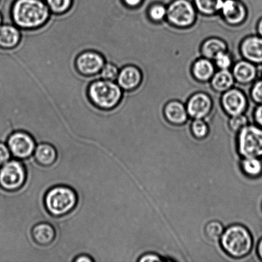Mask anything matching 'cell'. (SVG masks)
<instances>
[{
  "label": "cell",
  "instance_id": "obj_31",
  "mask_svg": "<svg viewBox=\"0 0 262 262\" xmlns=\"http://www.w3.org/2000/svg\"><path fill=\"white\" fill-rule=\"evenodd\" d=\"M248 124V119L245 114L235 115L231 117L229 127L233 132L238 133Z\"/></svg>",
  "mask_w": 262,
  "mask_h": 262
},
{
  "label": "cell",
  "instance_id": "obj_5",
  "mask_svg": "<svg viewBox=\"0 0 262 262\" xmlns=\"http://www.w3.org/2000/svg\"><path fill=\"white\" fill-rule=\"evenodd\" d=\"M197 10L191 0H172L167 6L166 20L172 27L188 28L196 21Z\"/></svg>",
  "mask_w": 262,
  "mask_h": 262
},
{
  "label": "cell",
  "instance_id": "obj_26",
  "mask_svg": "<svg viewBox=\"0 0 262 262\" xmlns=\"http://www.w3.org/2000/svg\"><path fill=\"white\" fill-rule=\"evenodd\" d=\"M147 13L151 21L160 23L166 19L167 7L161 3H156L149 7Z\"/></svg>",
  "mask_w": 262,
  "mask_h": 262
},
{
  "label": "cell",
  "instance_id": "obj_37",
  "mask_svg": "<svg viewBox=\"0 0 262 262\" xmlns=\"http://www.w3.org/2000/svg\"><path fill=\"white\" fill-rule=\"evenodd\" d=\"M73 261L74 262H94L95 260L91 256L85 255V254H81L74 258Z\"/></svg>",
  "mask_w": 262,
  "mask_h": 262
},
{
  "label": "cell",
  "instance_id": "obj_9",
  "mask_svg": "<svg viewBox=\"0 0 262 262\" xmlns=\"http://www.w3.org/2000/svg\"><path fill=\"white\" fill-rule=\"evenodd\" d=\"M106 59L101 53L87 50L79 54L75 60L77 72L84 77H92L100 74L106 63Z\"/></svg>",
  "mask_w": 262,
  "mask_h": 262
},
{
  "label": "cell",
  "instance_id": "obj_29",
  "mask_svg": "<svg viewBox=\"0 0 262 262\" xmlns=\"http://www.w3.org/2000/svg\"><path fill=\"white\" fill-rule=\"evenodd\" d=\"M120 69L116 64L113 62H106L102 68L100 75L101 78L106 80L117 81Z\"/></svg>",
  "mask_w": 262,
  "mask_h": 262
},
{
  "label": "cell",
  "instance_id": "obj_13",
  "mask_svg": "<svg viewBox=\"0 0 262 262\" xmlns=\"http://www.w3.org/2000/svg\"><path fill=\"white\" fill-rule=\"evenodd\" d=\"M240 52L245 60L255 65L262 64V37L257 34L245 37L240 45Z\"/></svg>",
  "mask_w": 262,
  "mask_h": 262
},
{
  "label": "cell",
  "instance_id": "obj_33",
  "mask_svg": "<svg viewBox=\"0 0 262 262\" xmlns=\"http://www.w3.org/2000/svg\"><path fill=\"white\" fill-rule=\"evenodd\" d=\"M11 156V153L7 145L0 142V167L10 161Z\"/></svg>",
  "mask_w": 262,
  "mask_h": 262
},
{
  "label": "cell",
  "instance_id": "obj_35",
  "mask_svg": "<svg viewBox=\"0 0 262 262\" xmlns=\"http://www.w3.org/2000/svg\"><path fill=\"white\" fill-rule=\"evenodd\" d=\"M253 117L256 125L262 128V104L256 106L253 113Z\"/></svg>",
  "mask_w": 262,
  "mask_h": 262
},
{
  "label": "cell",
  "instance_id": "obj_3",
  "mask_svg": "<svg viewBox=\"0 0 262 262\" xmlns=\"http://www.w3.org/2000/svg\"><path fill=\"white\" fill-rule=\"evenodd\" d=\"M75 190L66 185H58L49 189L43 198L46 211L51 216L61 217L70 214L78 205Z\"/></svg>",
  "mask_w": 262,
  "mask_h": 262
},
{
  "label": "cell",
  "instance_id": "obj_8",
  "mask_svg": "<svg viewBox=\"0 0 262 262\" xmlns=\"http://www.w3.org/2000/svg\"><path fill=\"white\" fill-rule=\"evenodd\" d=\"M7 145L12 156L20 161L29 159L37 146L34 138L25 130H16L10 135Z\"/></svg>",
  "mask_w": 262,
  "mask_h": 262
},
{
  "label": "cell",
  "instance_id": "obj_19",
  "mask_svg": "<svg viewBox=\"0 0 262 262\" xmlns=\"http://www.w3.org/2000/svg\"><path fill=\"white\" fill-rule=\"evenodd\" d=\"M20 29L15 25H0V48L12 50L17 47L21 41Z\"/></svg>",
  "mask_w": 262,
  "mask_h": 262
},
{
  "label": "cell",
  "instance_id": "obj_39",
  "mask_svg": "<svg viewBox=\"0 0 262 262\" xmlns=\"http://www.w3.org/2000/svg\"><path fill=\"white\" fill-rule=\"evenodd\" d=\"M257 253L259 258H260L262 260V238L260 241V242L258 243L257 247Z\"/></svg>",
  "mask_w": 262,
  "mask_h": 262
},
{
  "label": "cell",
  "instance_id": "obj_41",
  "mask_svg": "<svg viewBox=\"0 0 262 262\" xmlns=\"http://www.w3.org/2000/svg\"><path fill=\"white\" fill-rule=\"evenodd\" d=\"M2 14H0V25H2Z\"/></svg>",
  "mask_w": 262,
  "mask_h": 262
},
{
  "label": "cell",
  "instance_id": "obj_36",
  "mask_svg": "<svg viewBox=\"0 0 262 262\" xmlns=\"http://www.w3.org/2000/svg\"><path fill=\"white\" fill-rule=\"evenodd\" d=\"M138 261L140 262H154L161 261L162 260L160 256L156 255V254L148 253L141 256Z\"/></svg>",
  "mask_w": 262,
  "mask_h": 262
},
{
  "label": "cell",
  "instance_id": "obj_32",
  "mask_svg": "<svg viewBox=\"0 0 262 262\" xmlns=\"http://www.w3.org/2000/svg\"><path fill=\"white\" fill-rule=\"evenodd\" d=\"M251 98L255 103L262 104V79L254 82L250 91Z\"/></svg>",
  "mask_w": 262,
  "mask_h": 262
},
{
  "label": "cell",
  "instance_id": "obj_12",
  "mask_svg": "<svg viewBox=\"0 0 262 262\" xmlns=\"http://www.w3.org/2000/svg\"><path fill=\"white\" fill-rule=\"evenodd\" d=\"M187 114L192 119H205L213 108V102L209 95L197 92L192 95L186 104Z\"/></svg>",
  "mask_w": 262,
  "mask_h": 262
},
{
  "label": "cell",
  "instance_id": "obj_28",
  "mask_svg": "<svg viewBox=\"0 0 262 262\" xmlns=\"http://www.w3.org/2000/svg\"><path fill=\"white\" fill-rule=\"evenodd\" d=\"M192 135L195 138L202 140L209 135V129L204 119H194L191 125Z\"/></svg>",
  "mask_w": 262,
  "mask_h": 262
},
{
  "label": "cell",
  "instance_id": "obj_17",
  "mask_svg": "<svg viewBox=\"0 0 262 262\" xmlns=\"http://www.w3.org/2000/svg\"><path fill=\"white\" fill-rule=\"evenodd\" d=\"M32 238L35 244L42 247L51 245L55 240V228L50 223L40 222L33 227L31 231Z\"/></svg>",
  "mask_w": 262,
  "mask_h": 262
},
{
  "label": "cell",
  "instance_id": "obj_6",
  "mask_svg": "<svg viewBox=\"0 0 262 262\" xmlns=\"http://www.w3.org/2000/svg\"><path fill=\"white\" fill-rule=\"evenodd\" d=\"M27 180V168L19 159H12L0 167V187L4 191H19L25 186Z\"/></svg>",
  "mask_w": 262,
  "mask_h": 262
},
{
  "label": "cell",
  "instance_id": "obj_7",
  "mask_svg": "<svg viewBox=\"0 0 262 262\" xmlns=\"http://www.w3.org/2000/svg\"><path fill=\"white\" fill-rule=\"evenodd\" d=\"M238 150L245 158L262 157V128L248 124L238 132Z\"/></svg>",
  "mask_w": 262,
  "mask_h": 262
},
{
  "label": "cell",
  "instance_id": "obj_22",
  "mask_svg": "<svg viewBox=\"0 0 262 262\" xmlns=\"http://www.w3.org/2000/svg\"><path fill=\"white\" fill-rule=\"evenodd\" d=\"M228 46L225 40L219 38H208L202 43L201 53L203 57L214 60L218 54L227 51Z\"/></svg>",
  "mask_w": 262,
  "mask_h": 262
},
{
  "label": "cell",
  "instance_id": "obj_10",
  "mask_svg": "<svg viewBox=\"0 0 262 262\" xmlns=\"http://www.w3.org/2000/svg\"><path fill=\"white\" fill-rule=\"evenodd\" d=\"M221 104L226 114L232 117L245 114L248 109V101L245 92L233 87L222 94Z\"/></svg>",
  "mask_w": 262,
  "mask_h": 262
},
{
  "label": "cell",
  "instance_id": "obj_21",
  "mask_svg": "<svg viewBox=\"0 0 262 262\" xmlns=\"http://www.w3.org/2000/svg\"><path fill=\"white\" fill-rule=\"evenodd\" d=\"M209 82L213 91L219 94H223L233 88L235 83L234 77L230 70L215 72Z\"/></svg>",
  "mask_w": 262,
  "mask_h": 262
},
{
  "label": "cell",
  "instance_id": "obj_1",
  "mask_svg": "<svg viewBox=\"0 0 262 262\" xmlns=\"http://www.w3.org/2000/svg\"><path fill=\"white\" fill-rule=\"evenodd\" d=\"M10 10L14 25L27 31L45 27L52 14L45 0H14Z\"/></svg>",
  "mask_w": 262,
  "mask_h": 262
},
{
  "label": "cell",
  "instance_id": "obj_16",
  "mask_svg": "<svg viewBox=\"0 0 262 262\" xmlns=\"http://www.w3.org/2000/svg\"><path fill=\"white\" fill-rule=\"evenodd\" d=\"M163 113L167 121L174 125L186 124L189 117L186 105L179 101L168 102L164 106Z\"/></svg>",
  "mask_w": 262,
  "mask_h": 262
},
{
  "label": "cell",
  "instance_id": "obj_23",
  "mask_svg": "<svg viewBox=\"0 0 262 262\" xmlns=\"http://www.w3.org/2000/svg\"><path fill=\"white\" fill-rule=\"evenodd\" d=\"M223 0H192L197 12L205 15L212 16L220 12Z\"/></svg>",
  "mask_w": 262,
  "mask_h": 262
},
{
  "label": "cell",
  "instance_id": "obj_4",
  "mask_svg": "<svg viewBox=\"0 0 262 262\" xmlns=\"http://www.w3.org/2000/svg\"><path fill=\"white\" fill-rule=\"evenodd\" d=\"M220 241L223 250L232 258L245 257L252 250V235L250 231L242 225H233L227 228Z\"/></svg>",
  "mask_w": 262,
  "mask_h": 262
},
{
  "label": "cell",
  "instance_id": "obj_11",
  "mask_svg": "<svg viewBox=\"0 0 262 262\" xmlns=\"http://www.w3.org/2000/svg\"><path fill=\"white\" fill-rule=\"evenodd\" d=\"M223 19L230 26L243 24L248 16V10L242 0H223L220 12Z\"/></svg>",
  "mask_w": 262,
  "mask_h": 262
},
{
  "label": "cell",
  "instance_id": "obj_18",
  "mask_svg": "<svg viewBox=\"0 0 262 262\" xmlns=\"http://www.w3.org/2000/svg\"><path fill=\"white\" fill-rule=\"evenodd\" d=\"M191 72L192 76L197 81L209 82L215 73L214 61L202 56L192 64Z\"/></svg>",
  "mask_w": 262,
  "mask_h": 262
},
{
  "label": "cell",
  "instance_id": "obj_40",
  "mask_svg": "<svg viewBox=\"0 0 262 262\" xmlns=\"http://www.w3.org/2000/svg\"><path fill=\"white\" fill-rule=\"evenodd\" d=\"M258 78L262 79V64L257 66Z\"/></svg>",
  "mask_w": 262,
  "mask_h": 262
},
{
  "label": "cell",
  "instance_id": "obj_20",
  "mask_svg": "<svg viewBox=\"0 0 262 262\" xmlns=\"http://www.w3.org/2000/svg\"><path fill=\"white\" fill-rule=\"evenodd\" d=\"M35 160L38 165L50 167L57 160L58 153L56 148L48 143H41L36 146L34 151Z\"/></svg>",
  "mask_w": 262,
  "mask_h": 262
},
{
  "label": "cell",
  "instance_id": "obj_15",
  "mask_svg": "<svg viewBox=\"0 0 262 262\" xmlns=\"http://www.w3.org/2000/svg\"><path fill=\"white\" fill-rule=\"evenodd\" d=\"M232 73L235 83L242 85L253 83L258 78L257 66L245 59L235 63L232 67Z\"/></svg>",
  "mask_w": 262,
  "mask_h": 262
},
{
  "label": "cell",
  "instance_id": "obj_25",
  "mask_svg": "<svg viewBox=\"0 0 262 262\" xmlns=\"http://www.w3.org/2000/svg\"><path fill=\"white\" fill-rule=\"evenodd\" d=\"M53 14L60 15L66 14L72 9L74 0H45Z\"/></svg>",
  "mask_w": 262,
  "mask_h": 262
},
{
  "label": "cell",
  "instance_id": "obj_27",
  "mask_svg": "<svg viewBox=\"0 0 262 262\" xmlns=\"http://www.w3.org/2000/svg\"><path fill=\"white\" fill-rule=\"evenodd\" d=\"M205 231L208 237L212 241H217L222 237L225 230L222 223L217 221H212L208 223Z\"/></svg>",
  "mask_w": 262,
  "mask_h": 262
},
{
  "label": "cell",
  "instance_id": "obj_30",
  "mask_svg": "<svg viewBox=\"0 0 262 262\" xmlns=\"http://www.w3.org/2000/svg\"><path fill=\"white\" fill-rule=\"evenodd\" d=\"M213 61L215 66L220 70H230L232 68V57L228 51L218 54Z\"/></svg>",
  "mask_w": 262,
  "mask_h": 262
},
{
  "label": "cell",
  "instance_id": "obj_2",
  "mask_svg": "<svg viewBox=\"0 0 262 262\" xmlns=\"http://www.w3.org/2000/svg\"><path fill=\"white\" fill-rule=\"evenodd\" d=\"M123 92L116 82L101 78L90 83L87 96L97 108L110 111L119 106L123 98Z\"/></svg>",
  "mask_w": 262,
  "mask_h": 262
},
{
  "label": "cell",
  "instance_id": "obj_24",
  "mask_svg": "<svg viewBox=\"0 0 262 262\" xmlns=\"http://www.w3.org/2000/svg\"><path fill=\"white\" fill-rule=\"evenodd\" d=\"M244 173L251 177H257L262 173V161L260 158H245L241 163Z\"/></svg>",
  "mask_w": 262,
  "mask_h": 262
},
{
  "label": "cell",
  "instance_id": "obj_34",
  "mask_svg": "<svg viewBox=\"0 0 262 262\" xmlns=\"http://www.w3.org/2000/svg\"><path fill=\"white\" fill-rule=\"evenodd\" d=\"M121 2L124 6L130 9H134L141 6L143 4L144 0H121Z\"/></svg>",
  "mask_w": 262,
  "mask_h": 262
},
{
  "label": "cell",
  "instance_id": "obj_38",
  "mask_svg": "<svg viewBox=\"0 0 262 262\" xmlns=\"http://www.w3.org/2000/svg\"><path fill=\"white\" fill-rule=\"evenodd\" d=\"M256 34L262 37V17L258 20L257 24H256Z\"/></svg>",
  "mask_w": 262,
  "mask_h": 262
},
{
  "label": "cell",
  "instance_id": "obj_14",
  "mask_svg": "<svg viewBox=\"0 0 262 262\" xmlns=\"http://www.w3.org/2000/svg\"><path fill=\"white\" fill-rule=\"evenodd\" d=\"M143 81V74L137 66L127 65L120 69L117 83L123 91H135Z\"/></svg>",
  "mask_w": 262,
  "mask_h": 262
}]
</instances>
